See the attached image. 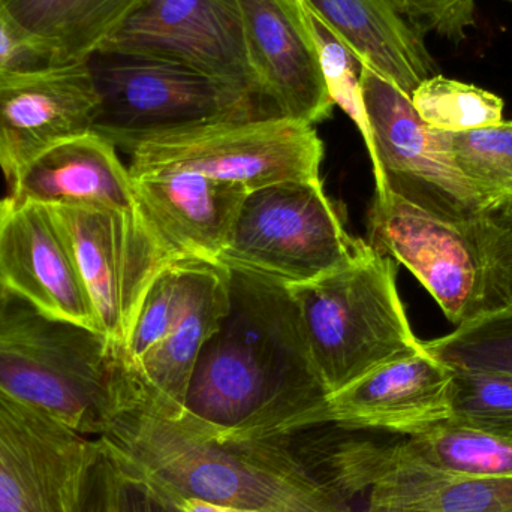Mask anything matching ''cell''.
Instances as JSON below:
<instances>
[{"instance_id": "6da1fadb", "label": "cell", "mask_w": 512, "mask_h": 512, "mask_svg": "<svg viewBox=\"0 0 512 512\" xmlns=\"http://www.w3.org/2000/svg\"><path fill=\"white\" fill-rule=\"evenodd\" d=\"M230 309L207 340L185 414L219 438L289 436L327 391L288 286L230 268Z\"/></svg>"}, {"instance_id": "7a4b0ae2", "label": "cell", "mask_w": 512, "mask_h": 512, "mask_svg": "<svg viewBox=\"0 0 512 512\" xmlns=\"http://www.w3.org/2000/svg\"><path fill=\"white\" fill-rule=\"evenodd\" d=\"M120 468L167 495L249 512H354L286 436L227 439L189 415L120 403L99 436Z\"/></svg>"}, {"instance_id": "3957f363", "label": "cell", "mask_w": 512, "mask_h": 512, "mask_svg": "<svg viewBox=\"0 0 512 512\" xmlns=\"http://www.w3.org/2000/svg\"><path fill=\"white\" fill-rule=\"evenodd\" d=\"M120 354L99 331L48 318L0 291V388L83 436H101L116 403Z\"/></svg>"}, {"instance_id": "277c9868", "label": "cell", "mask_w": 512, "mask_h": 512, "mask_svg": "<svg viewBox=\"0 0 512 512\" xmlns=\"http://www.w3.org/2000/svg\"><path fill=\"white\" fill-rule=\"evenodd\" d=\"M325 391L420 351L397 289V264L364 243L352 261L288 286Z\"/></svg>"}, {"instance_id": "5b68a950", "label": "cell", "mask_w": 512, "mask_h": 512, "mask_svg": "<svg viewBox=\"0 0 512 512\" xmlns=\"http://www.w3.org/2000/svg\"><path fill=\"white\" fill-rule=\"evenodd\" d=\"M89 68L99 96L93 132L128 155L156 135L280 116L265 96L182 63L98 53Z\"/></svg>"}, {"instance_id": "8992f818", "label": "cell", "mask_w": 512, "mask_h": 512, "mask_svg": "<svg viewBox=\"0 0 512 512\" xmlns=\"http://www.w3.org/2000/svg\"><path fill=\"white\" fill-rule=\"evenodd\" d=\"M369 245L405 265L457 327L511 304L490 245L489 213L450 222L390 191H376Z\"/></svg>"}, {"instance_id": "52a82bcc", "label": "cell", "mask_w": 512, "mask_h": 512, "mask_svg": "<svg viewBox=\"0 0 512 512\" xmlns=\"http://www.w3.org/2000/svg\"><path fill=\"white\" fill-rule=\"evenodd\" d=\"M301 453L349 505L366 498L364 512H512V478L441 474L369 430L325 427L304 441Z\"/></svg>"}, {"instance_id": "ba28073f", "label": "cell", "mask_w": 512, "mask_h": 512, "mask_svg": "<svg viewBox=\"0 0 512 512\" xmlns=\"http://www.w3.org/2000/svg\"><path fill=\"white\" fill-rule=\"evenodd\" d=\"M364 242L349 236L321 179L249 192L219 262L285 286L343 267Z\"/></svg>"}, {"instance_id": "9c48e42d", "label": "cell", "mask_w": 512, "mask_h": 512, "mask_svg": "<svg viewBox=\"0 0 512 512\" xmlns=\"http://www.w3.org/2000/svg\"><path fill=\"white\" fill-rule=\"evenodd\" d=\"M129 156L132 177L189 171L252 192L276 183L321 179L324 144L310 123L274 116L156 135Z\"/></svg>"}, {"instance_id": "30bf717a", "label": "cell", "mask_w": 512, "mask_h": 512, "mask_svg": "<svg viewBox=\"0 0 512 512\" xmlns=\"http://www.w3.org/2000/svg\"><path fill=\"white\" fill-rule=\"evenodd\" d=\"M361 87L376 191H390L444 221L469 222L487 215L438 129L418 116L411 98L367 65Z\"/></svg>"}, {"instance_id": "8fae6325", "label": "cell", "mask_w": 512, "mask_h": 512, "mask_svg": "<svg viewBox=\"0 0 512 512\" xmlns=\"http://www.w3.org/2000/svg\"><path fill=\"white\" fill-rule=\"evenodd\" d=\"M47 209L77 264L101 333L122 354L150 282L177 256L159 239L143 210Z\"/></svg>"}, {"instance_id": "7c38bea8", "label": "cell", "mask_w": 512, "mask_h": 512, "mask_svg": "<svg viewBox=\"0 0 512 512\" xmlns=\"http://www.w3.org/2000/svg\"><path fill=\"white\" fill-rule=\"evenodd\" d=\"M99 53L182 63L265 96L237 0H146Z\"/></svg>"}, {"instance_id": "4fadbf2b", "label": "cell", "mask_w": 512, "mask_h": 512, "mask_svg": "<svg viewBox=\"0 0 512 512\" xmlns=\"http://www.w3.org/2000/svg\"><path fill=\"white\" fill-rule=\"evenodd\" d=\"M93 447L0 388V512H71Z\"/></svg>"}, {"instance_id": "5bb4252c", "label": "cell", "mask_w": 512, "mask_h": 512, "mask_svg": "<svg viewBox=\"0 0 512 512\" xmlns=\"http://www.w3.org/2000/svg\"><path fill=\"white\" fill-rule=\"evenodd\" d=\"M453 369L423 348L328 393L295 433L334 426L412 436L451 418ZM291 436V435H289Z\"/></svg>"}, {"instance_id": "9a60e30c", "label": "cell", "mask_w": 512, "mask_h": 512, "mask_svg": "<svg viewBox=\"0 0 512 512\" xmlns=\"http://www.w3.org/2000/svg\"><path fill=\"white\" fill-rule=\"evenodd\" d=\"M98 111L89 62L0 74V170L8 194L51 147L92 132Z\"/></svg>"}, {"instance_id": "2e32d148", "label": "cell", "mask_w": 512, "mask_h": 512, "mask_svg": "<svg viewBox=\"0 0 512 512\" xmlns=\"http://www.w3.org/2000/svg\"><path fill=\"white\" fill-rule=\"evenodd\" d=\"M0 213V288L45 316L99 331L77 264L47 206L5 198Z\"/></svg>"}, {"instance_id": "e0dca14e", "label": "cell", "mask_w": 512, "mask_h": 512, "mask_svg": "<svg viewBox=\"0 0 512 512\" xmlns=\"http://www.w3.org/2000/svg\"><path fill=\"white\" fill-rule=\"evenodd\" d=\"M252 66L262 93L280 116L316 123L328 119V93L303 0H237Z\"/></svg>"}, {"instance_id": "ac0fdd59", "label": "cell", "mask_w": 512, "mask_h": 512, "mask_svg": "<svg viewBox=\"0 0 512 512\" xmlns=\"http://www.w3.org/2000/svg\"><path fill=\"white\" fill-rule=\"evenodd\" d=\"M230 309V270L222 262L201 261L185 315L173 331L138 363H123L122 399L144 403L159 414H185L186 394L207 340Z\"/></svg>"}, {"instance_id": "d6986e66", "label": "cell", "mask_w": 512, "mask_h": 512, "mask_svg": "<svg viewBox=\"0 0 512 512\" xmlns=\"http://www.w3.org/2000/svg\"><path fill=\"white\" fill-rule=\"evenodd\" d=\"M132 179L143 215L171 254L219 262L248 197L245 188L189 171Z\"/></svg>"}, {"instance_id": "ffe728a7", "label": "cell", "mask_w": 512, "mask_h": 512, "mask_svg": "<svg viewBox=\"0 0 512 512\" xmlns=\"http://www.w3.org/2000/svg\"><path fill=\"white\" fill-rule=\"evenodd\" d=\"M8 197L42 206L96 207L141 212L129 168L96 132L51 147L26 171Z\"/></svg>"}, {"instance_id": "44dd1931", "label": "cell", "mask_w": 512, "mask_h": 512, "mask_svg": "<svg viewBox=\"0 0 512 512\" xmlns=\"http://www.w3.org/2000/svg\"><path fill=\"white\" fill-rule=\"evenodd\" d=\"M348 42L364 65L412 96L435 75L424 35L405 20L391 0H307Z\"/></svg>"}, {"instance_id": "7402d4cb", "label": "cell", "mask_w": 512, "mask_h": 512, "mask_svg": "<svg viewBox=\"0 0 512 512\" xmlns=\"http://www.w3.org/2000/svg\"><path fill=\"white\" fill-rule=\"evenodd\" d=\"M146 0H0L54 66L87 63Z\"/></svg>"}, {"instance_id": "603a6c76", "label": "cell", "mask_w": 512, "mask_h": 512, "mask_svg": "<svg viewBox=\"0 0 512 512\" xmlns=\"http://www.w3.org/2000/svg\"><path fill=\"white\" fill-rule=\"evenodd\" d=\"M403 456L441 474L512 478V441L448 420L396 442Z\"/></svg>"}, {"instance_id": "cb8c5ba5", "label": "cell", "mask_w": 512, "mask_h": 512, "mask_svg": "<svg viewBox=\"0 0 512 512\" xmlns=\"http://www.w3.org/2000/svg\"><path fill=\"white\" fill-rule=\"evenodd\" d=\"M438 131L486 212H512V122L462 132Z\"/></svg>"}, {"instance_id": "d4e9b609", "label": "cell", "mask_w": 512, "mask_h": 512, "mask_svg": "<svg viewBox=\"0 0 512 512\" xmlns=\"http://www.w3.org/2000/svg\"><path fill=\"white\" fill-rule=\"evenodd\" d=\"M201 261L203 259H173L153 277L120 354L126 366L138 363L179 324L188 309Z\"/></svg>"}, {"instance_id": "484cf974", "label": "cell", "mask_w": 512, "mask_h": 512, "mask_svg": "<svg viewBox=\"0 0 512 512\" xmlns=\"http://www.w3.org/2000/svg\"><path fill=\"white\" fill-rule=\"evenodd\" d=\"M418 116L435 129L462 132L504 122V101L474 84L433 75L411 96Z\"/></svg>"}, {"instance_id": "4316f807", "label": "cell", "mask_w": 512, "mask_h": 512, "mask_svg": "<svg viewBox=\"0 0 512 512\" xmlns=\"http://www.w3.org/2000/svg\"><path fill=\"white\" fill-rule=\"evenodd\" d=\"M423 348L453 369L512 375V303L423 342Z\"/></svg>"}, {"instance_id": "83f0119b", "label": "cell", "mask_w": 512, "mask_h": 512, "mask_svg": "<svg viewBox=\"0 0 512 512\" xmlns=\"http://www.w3.org/2000/svg\"><path fill=\"white\" fill-rule=\"evenodd\" d=\"M303 14L318 51L328 93L334 105H339L355 123L367 146L370 132L361 87L363 60L307 0H303Z\"/></svg>"}, {"instance_id": "f1b7e54d", "label": "cell", "mask_w": 512, "mask_h": 512, "mask_svg": "<svg viewBox=\"0 0 512 512\" xmlns=\"http://www.w3.org/2000/svg\"><path fill=\"white\" fill-rule=\"evenodd\" d=\"M450 400L454 423L512 441V375L453 369Z\"/></svg>"}, {"instance_id": "f546056e", "label": "cell", "mask_w": 512, "mask_h": 512, "mask_svg": "<svg viewBox=\"0 0 512 512\" xmlns=\"http://www.w3.org/2000/svg\"><path fill=\"white\" fill-rule=\"evenodd\" d=\"M477 0H391L394 8L421 35L427 32L460 42L474 26Z\"/></svg>"}, {"instance_id": "4dcf8cb0", "label": "cell", "mask_w": 512, "mask_h": 512, "mask_svg": "<svg viewBox=\"0 0 512 512\" xmlns=\"http://www.w3.org/2000/svg\"><path fill=\"white\" fill-rule=\"evenodd\" d=\"M116 462L101 439H95L92 456L84 469L80 490L71 512L117 511Z\"/></svg>"}, {"instance_id": "1f68e13d", "label": "cell", "mask_w": 512, "mask_h": 512, "mask_svg": "<svg viewBox=\"0 0 512 512\" xmlns=\"http://www.w3.org/2000/svg\"><path fill=\"white\" fill-rule=\"evenodd\" d=\"M50 66V57L23 35L0 3V74Z\"/></svg>"}, {"instance_id": "d6a6232c", "label": "cell", "mask_w": 512, "mask_h": 512, "mask_svg": "<svg viewBox=\"0 0 512 512\" xmlns=\"http://www.w3.org/2000/svg\"><path fill=\"white\" fill-rule=\"evenodd\" d=\"M110 453V451H108ZM116 462V460H114ZM117 511L119 512H179L167 496L134 472L117 465Z\"/></svg>"}, {"instance_id": "836d02e7", "label": "cell", "mask_w": 512, "mask_h": 512, "mask_svg": "<svg viewBox=\"0 0 512 512\" xmlns=\"http://www.w3.org/2000/svg\"><path fill=\"white\" fill-rule=\"evenodd\" d=\"M490 245L512 301V212L489 213Z\"/></svg>"}, {"instance_id": "e575fe53", "label": "cell", "mask_w": 512, "mask_h": 512, "mask_svg": "<svg viewBox=\"0 0 512 512\" xmlns=\"http://www.w3.org/2000/svg\"><path fill=\"white\" fill-rule=\"evenodd\" d=\"M164 493V492H162ZM168 501L179 510V512H249L239 508L227 507V505L213 504L198 498H183V496L167 495Z\"/></svg>"}, {"instance_id": "d590c367", "label": "cell", "mask_w": 512, "mask_h": 512, "mask_svg": "<svg viewBox=\"0 0 512 512\" xmlns=\"http://www.w3.org/2000/svg\"><path fill=\"white\" fill-rule=\"evenodd\" d=\"M3 206H5V200H0V213H2Z\"/></svg>"}, {"instance_id": "8d00e7d4", "label": "cell", "mask_w": 512, "mask_h": 512, "mask_svg": "<svg viewBox=\"0 0 512 512\" xmlns=\"http://www.w3.org/2000/svg\"><path fill=\"white\" fill-rule=\"evenodd\" d=\"M0 291H5V289L0 288Z\"/></svg>"}]
</instances>
